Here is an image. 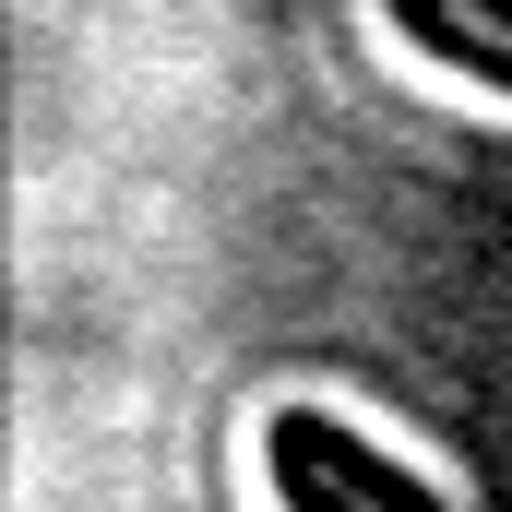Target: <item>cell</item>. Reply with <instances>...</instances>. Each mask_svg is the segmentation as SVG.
I'll use <instances>...</instances> for the list:
<instances>
[{"label": "cell", "instance_id": "1", "mask_svg": "<svg viewBox=\"0 0 512 512\" xmlns=\"http://www.w3.org/2000/svg\"><path fill=\"white\" fill-rule=\"evenodd\" d=\"M262 465H274L286 512H441L429 477H405L382 441H358V429L322 417V405H286V417L262 429Z\"/></svg>", "mask_w": 512, "mask_h": 512}, {"label": "cell", "instance_id": "2", "mask_svg": "<svg viewBox=\"0 0 512 512\" xmlns=\"http://www.w3.org/2000/svg\"><path fill=\"white\" fill-rule=\"evenodd\" d=\"M393 24H405L417 48L465 60L477 84H501V96H512V0H393Z\"/></svg>", "mask_w": 512, "mask_h": 512}]
</instances>
